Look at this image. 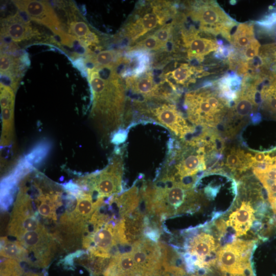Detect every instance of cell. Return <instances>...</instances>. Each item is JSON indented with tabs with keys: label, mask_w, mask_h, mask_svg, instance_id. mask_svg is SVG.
Listing matches in <instances>:
<instances>
[{
	"label": "cell",
	"mask_w": 276,
	"mask_h": 276,
	"mask_svg": "<svg viewBox=\"0 0 276 276\" xmlns=\"http://www.w3.org/2000/svg\"><path fill=\"white\" fill-rule=\"evenodd\" d=\"M194 186L180 182L144 183L140 192L146 210L161 220L196 209L200 199Z\"/></svg>",
	"instance_id": "obj_3"
},
{
	"label": "cell",
	"mask_w": 276,
	"mask_h": 276,
	"mask_svg": "<svg viewBox=\"0 0 276 276\" xmlns=\"http://www.w3.org/2000/svg\"><path fill=\"white\" fill-rule=\"evenodd\" d=\"M121 63L124 64L121 77L138 76L149 70L150 55L145 51L130 50L122 58Z\"/></svg>",
	"instance_id": "obj_19"
},
{
	"label": "cell",
	"mask_w": 276,
	"mask_h": 276,
	"mask_svg": "<svg viewBox=\"0 0 276 276\" xmlns=\"http://www.w3.org/2000/svg\"><path fill=\"white\" fill-rule=\"evenodd\" d=\"M76 202V197L64 188L42 174L31 171L19 182L14 207L26 216L36 217L43 224L56 223L58 215L61 218L65 213L62 211H72Z\"/></svg>",
	"instance_id": "obj_1"
},
{
	"label": "cell",
	"mask_w": 276,
	"mask_h": 276,
	"mask_svg": "<svg viewBox=\"0 0 276 276\" xmlns=\"http://www.w3.org/2000/svg\"><path fill=\"white\" fill-rule=\"evenodd\" d=\"M18 10L25 12L30 19L40 24L58 35L61 42L70 45L74 40L72 36L62 31L55 12L50 4L44 1L23 0L12 1Z\"/></svg>",
	"instance_id": "obj_13"
},
{
	"label": "cell",
	"mask_w": 276,
	"mask_h": 276,
	"mask_svg": "<svg viewBox=\"0 0 276 276\" xmlns=\"http://www.w3.org/2000/svg\"><path fill=\"white\" fill-rule=\"evenodd\" d=\"M220 237H214L211 231H197L186 240L184 257L190 266L209 268L216 264L221 248Z\"/></svg>",
	"instance_id": "obj_9"
},
{
	"label": "cell",
	"mask_w": 276,
	"mask_h": 276,
	"mask_svg": "<svg viewBox=\"0 0 276 276\" xmlns=\"http://www.w3.org/2000/svg\"><path fill=\"white\" fill-rule=\"evenodd\" d=\"M1 36L10 37L13 41L30 39L40 35L17 12L14 15L3 19L1 23Z\"/></svg>",
	"instance_id": "obj_17"
},
{
	"label": "cell",
	"mask_w": 276,
	"mask_h": 276,
	"mask_svg": "<svg viewBox=\"0 0 276 276\" xmlns=\"http://www.w3.org/2000/svg\"><path fill=\"white\" fill-rule=\"evenodd\" d=\"M258 59L259 73L266 76L276 74V42L261 46Z\"/></svg>",
	"instance_id": "obj_26"
},
{
	"label": "cell",
	"mask_w": 276,
	"mask_h": 276,
	"mask_svg": "<svg viewBox=\"0 0 276 276\" xmlns=\"http://www.w3.org/2000/svg\"><path fill=\"white\" fill-rule=\"evenodd\" d=\"M2 131L1 145L7 147L11 144L14 131V106L11 105L1 108Z\"/></svg>",
	"instance_id": "obj_28"
},
{
	"label": "cell",
	"mask_w": 276,
	"mask_h": 276,
	"mask_svg": "<svg viewBox=\"0 0 276 276\" xmlns=\"http://www.w3.org/2000/svg\"><path fill=\"white\" fill-rule=\"evenodd\" d=\"M174 31L173 23L166 24L155 31L153 34L166 48L172 39Z\"/></svg>",
	"instance_id": "obj_33"
},
{
	"label": "cell",
	"mask_w": 276,
	"mask_h": 276,
	"mask_svg": "<svg viewBox=\"0 0 276 276\" xmlns=\"http://www.w3.org/2000/svg\"><path fill=\"white\" fill-rule=\"evenodd\" d=\"M258 90L261 109L276 120V74L262 77L258 83Z\"/></svg>",
	"instance_id": "obj_20"
},
{
	"label": "cell",
	"mask_w": 276,
	"mask_h": 276,
	"mask_svg": "<svg viewBox=\"0 0 276 276\" xmlns=\"http://www.w3.org/2000/svg\"><path fill=\"white\" fill-rule=\"evenodd\" d=\"M212 85L207 84L185 95L183 106L187 119L194 125L215 127L228 111L229 103Z\"/></svg>",
	"instance_id": "obj_5"
},
{
	"label": "cell",
	"mask_w": 276,
	"mask_h": 276,
	"mask_svg": "<svg viewBox=\"0 0 276 276\" xmlns=\"http://www.w3.org/2000/svg\"><path fill=\"white\" fill-rule=\"evenodd\" d=\"M103 273L104 276H140L139 269L129 251L117 252L114 254Z\"/></svg>",
	"instance_id": "obj_18"
},
{
	"label": "cell",
	"mask_w": 276,
	"mask_h": 276,
	"mask_svg": "<svg viewBox=\"0 0 276 276\" xmlns=\"http://www.w3.org/2000/svg\"><path fill=\"white\" fill-rule=\"evenodd\" d=\"M133 105L140 117L164 126L177 138L183 140L195 131L172 102L137 99L133 100Z\"/></svg>",
	"instance_id": "obj_6"
},
{
	"label": "cell",
	"mask_w": 276,
	"mask_h": 276,
	"mask_svg": "<svg viewBox=\"0 0 276 276\" xmlns=\"http://www.w3.org/2000/svg\"><path fill=\"white\" fill-rule=\"evenodd\" d=\"M174 139L156 180L194 186L196 175L206 169L205 147L199 137L190 141Z\"/></svg>",
	"instance_id": "obj_4"
},
{
	"label": "cell",
	"mask_w": 276,
	"mask_h": 276,
	"mask_svg": "<svg viewBox=\"0 0 276 276\" xmlns=\"http://www.w3.org/2000/svg\"><path fill=\"white\" fill-rule=\"evenodd\" d=\"M204 276H206V275H204ZM221 276H246V275H232V274L225 273L224 275H222Z\"/></svg>",
	"instance_id": "obj_38"
},
{
	"label": "cell",
	"mask_w": 276,
	"mask_h": 276,
	"mask_svg": "<svg viewBox=\"0 0 276 276\" xmlns=\"http://www.w3.org/2000/svg\"><path fill=\"white\" fill-rule=\"evenodd\" d=\"M175 12L174 6L170 5V3L153 2L149 10H144L125 26L123 35L129 40L134 41L158 26L166 24Z\"/></svg>",
	"instance_id": "obj_11"
},
{
	"label": "cell",
	"mask_w": 276,
	"mask_h": 276,
	"mask_svg": "<svg viewBox=\"0 0 276 276\" xmlns=\"http://www.w3.org/2000/svg\"><path fill=\"white\" fill-rule=\"evenodd\" d=\"M255 39L253 22L239 24L236 31L231 35L230 43L232 48V53H241Z\"/></svg>",
	"instance_id": "obj_24"
},
{
	"label": "cell",
	"mask_w": 276,
	"mask_h": 276,
	"mask_svg": "<svg viewBox=\"0 0 276 276\" xmlns=\"http://www.w3.org/2000/svg\"><path fill=\"white\" fill-rule=\"evenodd\" d=\"M187 14L198 27L202 33L211 36L220 35L228 42L232 29L239 23L215 1L190 3Z\"/></svg>",
	"instance_id": "obj_7"
},
{
	"label": "cell",
	"mask_w": 276,
	"mask_h": 276,
	"mask_svg": "<svg viewBox=\"0 0 276 276\" xmlns=\"http://www.w3.org/2000/svg\"><path fill=\"white\" fill-rule=\"evenodd\" d=\"M254 244V240L238 239L221 247L217 267L225 274L252 276L249 260Z\"/></svg>",
	"instance_id": "obj_10"
},
{
	"label": "cell",
	"mask_w": 276,
	"mask_h": 276,
	"mask_svg": "<svg viewBox=\"0 0 276 276\" xmlns=\"http://www.w3.org/2000/svg\"><path fill=\"white\" fill-rule=\"evenodd\" d=\"M165 276H187L183 269L180 267L171 266L165 272Z\"/></svg>",
	"instance_id": "obj_36"
},
{
	"label": "cell",
	"mask_w": 276,
	"mask_h": 276,
	"mask_svg": "<svg viewBox=\"0 0 276 276\" xmlns=\"http://www.w3.org/2000/svg\"><path fill=\"white\" fill-rule=\"evenodd\" d=\"M19 78L10 74H1V84L11 87L16 90L19 83Z\"/></svg>",
	"instance_id": "obj_35"
},
{
	"label": "cell",
	"mask_w": 276,
	"mask_h": 276,
	"mask_svg": "<svg viewBox=\"0 0 276 276\" xmlns=\"http://www.w3.org/2000/svg\"><path fill=\"white\" fill-rule=\"evenodd\" d=\"M141 199V192L134 185L121 194L110 197L109 201L117 207L121 219L138 209Z\"/></svg>",
	"instance_id": "obj_22"
},
{
	"label": "cell",
	"mask_w": 276,
	"mask_h": 276,
	"mask_svg": "<svg viewBox=\"0 0 276 276\" xmlns=\"http://www.w3.org/2000/svg\"><path fill=\"white\" fill-rule=\"evenodd\" d=\"M1 256L30 264L26 248L18 241L10 240L6 237L1 238Z\"/></svg>",
	"instance_id": "obj_27"
},
{
	"label": "cell",
	"mask_w": 276,
	"mask_h": 276,
	"mask_svg": "<svg viewBox=\"0 0 276 276\" xmlns=\"http://www.w3.org/2000/svg\"><path fill=\"white\" fill-rule=\"evenodd\" d=\"M203 71L201 67H195L188 63H181L165 75L171 83L177 85L187 86L195 81V77L198 73Z\"/></svg>",
	"instance_id": "obj_25"
},
{
	"label": "cell",
	"mask_w": 276,
	"mask_h": 276,
	"mask_svg": "<svg viewBox=\"0 0 276 276\" xmlns=\"http://www.w3.org/2000/svg\"><path fill=\"white\" fill-rule=\"evenodd\" d=\"M225 165L232 170H244L252 166L251 155L233 150L227 155Z\"/></svg>",
	"instance_id": "obj_30"
},
{
	"label": "cell",
	"mask_w": 276,
	"mask_h": 276,
	"mask_svg": "<svg viewBox=\"0 0 276 276\" xmlns=\"http://www.w3.org/2000/svg\"><path fill=\"white\" fill-rule=\"evenodd\" d=\"M93 95L91 116L105 135L117 132L125 121V84L116 66L87 70Z\"/></svg>",
	"instance_id": "obj_2"
},
{
	"label": "cell",
	"mask_w": 276,
	"mask_h": 276,
	"mask_svg": "<svg viewBox=\"0 0 276 276\" xmlns=\"http://www.w3.org/2000/svg\"><path fill=\"white\" fill-rule=\"evenodd\" d=\"M165 48L157 40L154 35L151 34L147 36L145 38L136 42L130 50H143L151 51L162 50Z\"/></svg>",
	"instance_id": "obj_31"
},
{
	"label": "cell",
	"mask_w": 276,
	"mask_h": 276,
	"mask_svg": "<svg viewBox=\"0 0 276 276\" xmlns=\"http://www.w3.org/2000/svg\"><path fill=\"white\" fill-rule=\"evenodd\" d=\"M254 173L265 189L268 201L276 214V159L272 163L254 167Z\"/></svg>",
	"instance_id": "obj_21"
},
{
	"label": "cell",
	"mask_w": 276,
	"mask_h": 276,
	"mask_svg": "<svg viewBox=\"0 0 276 276\" xmlns=\"http://www.w3.org/2000/svg\"><path fill=\"white\" fill-rule=\"evenodd\" d=\"M255 220V210L250 201L244 200L230 214L228 220L225 223L226 228H233L238 237L245 235L253 227Z\"/></svg>",
	"instance_id": "obj_16"
},
{
	"label": "cell",
	"mask_w": 276,
	"mask_h": 276,
	"mask_svg": "<svg viewBox=\"0 0 276 276\" xmlns=\"http://www.w3.org/2000/svg\"><path fill=\"white\" fill-rule=\"evenodd\" d=\"M16 240L27 250L29 264L46 267L55 255L56 239L45 227L26 232L16 238Z\"/></svg>",
	"instance_id": "obj_12"
},
{
	"label": "cell",
	"mask_w": 276,
	"mask_h": 276,
	"mask_svg": "<svg viewBox=\"0 0 276 276\" xmlns=\"http://www.w3.org/2000/svg\"><path fill=\"white\" fill-rule=\"evenodd\" d=\"M129 251L140 276H154L161 271L164 256L160 242L143 238L134 243Z\"/></svg>",
	"instance_id": "obj_14"
},
{
	"label": "cell",
	"mask_w": 276,
	"mask_h": 276,
	"mask_svg": "<svg viewBox=\"0 0 276 276\" xmlns=\"http://www.w3.org/2000/svg\"><path fill=\"white\" fill-rule=\"evenodd\" d=\"M24 276H43L41 274H37L32 272H28L26 273Z\"/></svg>",
	"instance_id": "obj_37"
},
{
	"label": "cell",
	"mask_w": 276,
	"mask_h": 276,
	"mask_svg": "<svg viewBox=\"0 0 276 276\" xmlns=\"http://www.w3.org/2000/svg\"><path fill=\"white\" fill-rule=\"evenodd\" d=\"M242 79L236 73H226L216 82L220 95L229 103H233L238 98L242 88Z\"/></svg>",
	"instance_id": "obj_23"
},
{
	"label": "cell",
	"mask_w": 276,
	"mask_h": 276,
	"mask_svg": "<svg viewBox=\"0 0 276 276\" xmlns=\"http://www.w3.org/2000/svg\"><path fill=\"white\" fill-rule=\"evenodd\" d=\"M123 173V157L116 154L103 169L80 178L76 184L95 199L111 197L122 192Z\"/></svg>",
	"instance_id": "obj_8"
},
{
	"label": "cell",
	"mask_w": 276,
	"mask_h": 276,
	"mask_svg": "<svg viewBox=\"0 0 276 276\" xmlns=\"http://www.w3.org/2000/svg\"><path fill=\"white\" fill-rule=\"evenodd\" d=\"M23 270L18 261L11 259H1L0 276H21Z\"/></svg>",
	"instance_id": "obj_32"
},
{
	"label": "cell",
	"mask_w": 276,
	"mask_h": 276,
	"mask_svg": "<svg viewBox=\"0 0 276 276\" xmlns=\"http://www.w3.org/2000/svg\"><path fill=\"white\" fill-rule=\"evenodd\" d=\"M122 57L117 51L107 50L101 51L95 55H89L86 62L91 67L117 65Z\"/></svg>",
	"instance_id": "obj_29"
},
{
	"label": "cell",
	"mask_w": 276,
	"mask_h": 276,
	"mask_svg": "<svg viewBox=\"0 0 276 276\" xmlns=\"http://www.w3.org/2000/svg\"><path fill=\"white\" fill-rule=\"evenodd\" d=\"M70 32L82 41L90 32L87 25L83 21H72L69 26Z\"/></svg>",
	"instance_id": "obj_34"
},
{
	"label": "cell",
	"mask_w": 276,
	"mask_h": 276,
	"mask_svg": "<svg viewBox=\"0 0 276 276\" xmlns=\"http://www.w3.org/2000/svg\"><path fill=\"white\" fill-rule=\"evenodd\" d=\"M182 46L186 51L187 58L201 62L204 57L213 52H216L221 41L213 39L212 36L203 34L194 26L181 30Z\"/></svg>",
	"instance_id": "obj_15"
}]
</instances>
